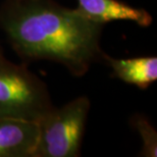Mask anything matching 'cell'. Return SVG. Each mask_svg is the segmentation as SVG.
<instances>
[{
	"instance_id": "8",
	"label": "cell",
	"mask_w": 157,
	"mask_h": 157,
	"mask_svg": "<svg viewBox=\"0 0 157 157\" xmlns=\"http://www.w3.org/2000/svg\"><path fill=\"white\" fill-rule=\"evenodd\" d=\"M0 51H1V47H0Z\"/></svg>"
},
{
	"instance_id": "2",
	"label": "cell",
	"mask_w": 157,
	"mask_h": 157,
	"mask_svg": "<svg viewBox=\"0 0 157 157\" xmlns=\"http://www.w3.org/2000/svg\"><path fill=\"white\" fill-rule=\"evenodd\" d=\"M54 108L47 85L25 64L0 51V118L41 121Z\"/></svg>"
},
{
	"instance_id": "3",
	"label": "cell",
	"mask_w": 157,
	"mask_h": 157,
	"mask_svg": "<svg viewBox=\"0 0 157 157\" xmlns=\"http://www.w3.org/2000/svg\"><path fill=\"white\" fill-rule=\"evenodd\" d=\"M91 102L80 96L47 113L39 124L36 157H78Z\"/></svg>"
},
{
	"instance_id": "5",
	"label": "cell",
	"mask_w": 157,
	"mask_h": 157,
	"mask_svg": "<svg viewBox=\"0 0 157 157\" xmlns=\"http://www.w3.org/2000/svg\"><path fill=\"white\" fill-rule=\"evenodd\" d=\"M77 9L95 23L105 25L117 21H133L138 26H151L153 17L146 9L136 7L121 0H77Z\"/></svg>"
},
{
	"instance_id": "1",
	"label": "cell",
	"mask_w": 157,
	"mask_h": 157,
	"mask_svg": "<svg viewBox=\"0 0 157 157\" xmlns=\"http://www.w3.org/2000/svg\"><path fill=\"white\" fill-rule=\"evenodd\" d=\"M103 28L54 0H4L0 5V30L18 57L55 62L78 78L103 60Z\"/></svg>"
},
{
	"instance_id": "4",
	"label": "cell",
	"mask_w": 157,
	"mask_h": 157,
	"mask_svg": "<svg viewBox=\"0 0 157 157\" xmlns=\"http://www.w3.org/2000/svg\"><path fill=\"white\" fill-rule=\"evenodd\" d=\"M38 138L37 121L0 118V157H36Z\"/></svg>"
},
{
	"instance_id": "7",
	"label": "cell",
	"mask_w": 157,
	"mask_h": 157,
	"mask_svg": "<svg viewBox=\"0 0 157 157\" xmlns=\"http://www.w3.org/2000/svg\"><path fill=\"white\" fill-rule=\"evenodd\" d=\"M131 124L135 128L142 141V149L140 156H157V131L149 119L142 114H135L131 118Z\"/></svg>"
},
{
	"instance_id": "6",
	"label": "cell",
	"mask_w": 157,
	"mask_h": 157,
	"mask_svg": "<svg viewBox=\"0 0 157 157\" xmlns=\"http://www.w3.org/2000/svg\"><path fill=\"white\" fill-rule=\"evenodd\" d=\"M102 61L111 68L112 77L139 89H148L157 81L156 56L113 58L105 53Z\"/></svg>"
}]
</instances>
